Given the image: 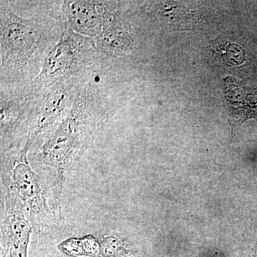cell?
Returning a JSON list of instances; mask_svg holds the SVG:
<instances>
[{"mask_svg": "<svg viewBox=\"0 0 257 257\" xmlns=\"http://www.w3.org/2000/svg\"><path fill=\"white\" fill-rule=\"evenodd\" d=\"M88 93L76 96L72 109L60 124L47 137L40 154L44 165L57 172L59 186L67 171L84 150L94 128V115Z\"/></svg>", "mask_w": 257, "mask_h": 257, "instance_id": "6da1fadb", "label": "cell"}, {"mask_svg": "<svg viewBox=\"0 0 257 257\" xmlns=\"http://www.w3.org/2000/svg\"><path fill=\"white\" fill-rule=\"evenodd\" d=\"M40 35L32 20H23L10 8L2 7V66L23 71L32 60L40 42Z\"/></svg>", "mask_w": 257, "mask_h": 257, "instance_id": "7a4b0ae2", "label": "cell"}, {"mask_svg": "<svg viewBox=\"0 0 257 257\" xmlns=\"http://www.w3.org/2000/svg\"><path fill=\"white\" fill-rule=\"evenodd\" d=\"M93 42L72 31L64 32L45 58L38 80H58L75 72L94 53Z\"/></svg>", "mask_w": 257, "mask_h": 257, "instance_id": "3957f363", "label": "cell"}, {"mask_svg": "<svg viewBox=\"0 0 257 257\" xmlns=\"http://www.w3.org/2000/svg\"><path fill=\"white\" fill-rule=\"evenodd\" d=\"M9 168L10 190L23 201L37 225L48 226L52 216L38 179L27 161L25 150L15 157Z\"/></svg>", "mask_w": 257, "mask_h": 257, "instance_id": "277c9868", "label": "cell"}, {"mask_svg": "<svg viewBox=\"0 0 257 257\" xmlns=\"http://www.w3.org/2000/svg\"><path fill=\"white\" fill-rule=\"evenodd\" d=\"M76 96L66 84H57L50 89L32 116L29 131L30 141L47 138L68 115Z\"/></svg>", "mask_w": 257, "mask_h": 257, "instance_id": "5b68a950", "label": "cell"}, {"mask_svg": "<svg viewBox=\"0 0 257 257\" xmlns=\"http://www.w3.org/2000/svg\"><path fill=\"white\" fill-rule=\"evenodd\" d=\"M10 191L3 216V257H28L31 226L24 212V206Z\"/></svg>", "mask_w": 257, "mask_h": 257, "instance_id": "8992f818", "label": "cell"}, {"mask_svg": "<svg viewBox=\"0 0 257 257\" xmlns=\"http://www.w3.org/2000/svg\"><path fill=\"white\" fill-rule=\"evenodd\" d=\"M102 5L95 2H64V12L71 27L79 33L94 37L100 33L104 18Z\"/></svg>", "mask_w": 257, "mask_h": 257, "instance_id": "52a82bcc", "label": "cell"}, {"mask_svg": "<svg viewBox=\"0 0 257 257\" xmlns=\"http://www.w3.org/2000/svg\"><path fill=\"white\" fill-rule=\"evenodd\" d=\"M26 110L25 103L11 101L7 102L5 99L1 98V135L2 140L10 137L12 133H15V128L20 124L21 117Z\"/></svg>", "mask_w": 257, "mask_h": 257, "instance_id": "ba28073f", "label": "cell"}, {"mask_svg": "<svg viewBox=\"0 0 257 257\" xmlns=\"http://www.w3.org/2000/svg\"><path fill=\"white\" fill-rule=\"evenodd\" d=\"M124 251L118 241L113 243L111 237L104 240L102 243V254L104 257H126Z\"/></svg>", "mask_w": 257, "mask_h": 257, "instance_id": "9c48e42d", "label": "cell"}]
</instances>
